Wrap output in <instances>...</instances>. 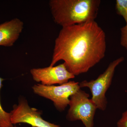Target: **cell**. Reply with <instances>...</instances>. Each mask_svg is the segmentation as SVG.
<instances>
[{
    "label": "cell",
    "mask_w": 127,
    "mask_h": 127,
    "mask_svg": "<svg viewBox=\"0 0 127 127\" xmlns=\"http://www.w3.org/2000/svg\"><path fill=\"white\" fill-rule=\"evenodd\" d=\"M121 57L112 62L106 70L95 80L83 81L79 83L81 88H88L92 94L91 98L97 109L104 111L106 108L107 101L106 93L112 81L117 67L124 61Z\"/></svg>",
    "instance_id": "3957f363"
},
{
    "label": "cell",
    "mask_w": 127,
    "mask_h": 127,
    "mask_svg": "<svg viewBox=\"0 0 127 127\" xmlns=\"http://www.w3.org/2000/svg\"><path fill=\"white\" fill-rule=\"evenodd\" d=\"M89 96V94L80 89L70 97V107L66 115L67 120H80L85 127H94V116L97 108Z\"/></svg>",
    "instance_id": "277c9868"
},
{
    "label": "cell",
    "mask_w": 127,
    "mask_h": 127,
    "mask_svg": "<svg viewBox=\"0 0 127 127\" xmlns=\"http://www.w3.org/2000/svg\"><path fill=\"white\" fill-rule=\"evenodd\" d=\"M14 127H17L16 126H14Z\"/></svg>",
    "instance_id": "4fadbf2b"
},
{
    "label": "cell",
    "mask_w": 127,
    "mask_h": 127,
    "mask_svg": "<svg viewBox=\"0 0 127 127\" xmlns=\"http://www.w3.org/2000/svg\"><path fill=\"white\" fill-rule=\"evenodd\" d=\"M30 73L34 81L45 86L61 85L75 77L68 70L64 63L56 66L32 68Z\"/></svg>",
    "instance_id": "52a82bcc"
},
{
    "label": "cell",
    "mask_w": 127,
    "mask_h": 127,
    "mask_svg": "<svg viewBox=\"0 0 127 127\" xmlns=\"http://www.w3.org/2000/svg\"><path fill=\"white\" fill-rule=\"evenodd\" d=\"M24 28L23 22L15 18L0 25V46L11 47L19 38Z\"/></svg>",
    "instance_id": "ba28073f"
},
{
    "label": "cell",
    "mask_w": 127,
    "mask_h": 127,
    "mask_svg": "<svg viewBox=\"0 0 127 127\" xmlns=\"http://www.w3.org/2000/svg\"><path fill=\"white\" fill-rule=\"evenodd\" d=\"M100 0H51L49 5L54 22L62 27L95 21Z\"/></svg>",
    "instance_id": "7a4b0ae2"
},
{
    "label": "cell",
    "mask_w": 127,
    "mask_h": 127,
    "mask_svg": "<svg viewBox=\"0 0 127 127\" xmlns=\"http://www.w3.org/2000/svg\"><path fill=\"white\" fill-rule=\"evenodd\" d=\"M120 44L127 50V23L121 29Z\"/></svg>",
    "instance_id": "8fae6325"
},
{
    "label": "cell",
    "mask_w": 127,
    "mask_h": 127,
    "mask_svg": "<svg viewBox=\"0 0 127 127\" xmlns=\"http://www.w3.org/2000/svg\"><path fill=\"white\" fill-rule=\"evenodd\" d=\"M116 9L117 14L122 16L127 23V0H117Z\"/></svg>",
    "instance_id": "30bf717a"
},
{
    "label": "cell",
    "mask_w": 127,
    "mask_h": 127,
    "mask_svg": "<svg viewBox=\"0 0 127 127\" xmlns=\"http://www.w3.org/2000/svg\"><path fill=\"white\" fill-rule=\"evenodd\" d=\"M81 88L77 82L70 81L58 86L35 84L32 87L34 93L52 101L56 108L60 112L68 106L70 97Z\"/></svg>",
    "instance_id": "5b68a950"
},
{
    "label": "cell",
    "mask_w": 127,
    "mask_h": 127,
    "mask_svg": "<svg viewBox=\"0 0 127 127\" xmlns=\"http://www.w3.org/2000/svg\"><path fill=\"white\" fill-rule=\"evenodd\" d=\"M117 127H127V110L124 112L117 123Z\"/></svg>",
    "instance_id": "7c38bea8"
},
{
    "label": "cell",
    "mask_w": 127,
    "mask_h": 127,
    "mask_svg": "<svg viewBox=\"0 0 127 127\" xmlns=\"http://www.w3.org/2000/svg\"><path fill=\"white\" fill-rule=\"evenodd\" d=\"M4 79L0 77V91L2 87ZM0 127H14L11 120L10 113L4 110L1 105L0 99Z\"/></svg>",
    "instance_id": "9c48e42d"
},
{
    "label": "cell",
    "mask_w": 127,
    "mask_h": 127,
    "mask_svg": "<svg viewBox=\"0 0 127 127\" xmlns=\"http://www.w3.org/2000/svg\"><path fill=\"white\" fill-rule=\"evenodd\" d=\"M11 120L13 125L20 123L27 124L32 127H61L49 122L41 117L38 109L31 107L24 98H20L18 104L13 106L11 111Z\"/></svg>",
    "instance_id": "8992f818"
},
{
    "label": "cell",
    "mask_w": 127,
    "mask_h": 127,
    "mask_svg": "<svg viewBox=\"0 0 127 127\" xmlns=\"http://www.w3.org/2000/svg\"><path fill=\"white\" fill-rule=\"evenodd\" d=\"M106 35L95 21L62 27L55 41L50 66L63 61L74 76L87 72L104 57Z\"/></svg>",
    "instance_id": "6da1fadb"
}]
</instances>
